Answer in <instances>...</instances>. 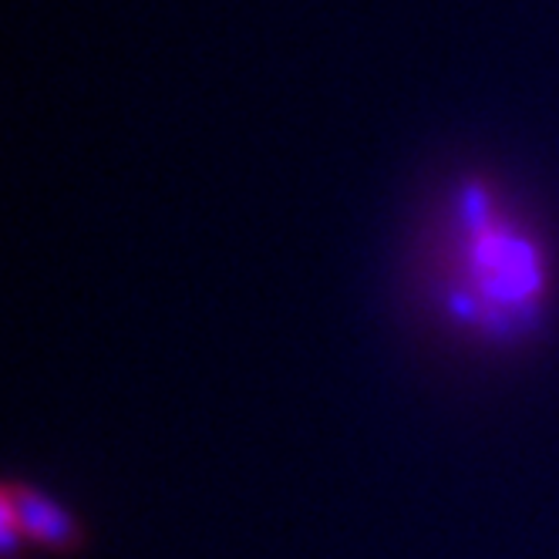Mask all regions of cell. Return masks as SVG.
<instances>
[{
  "mask_svg": "<svg viewBox=\"0 0 559 559\" xmlns=\"http://www.w3.org/2000/svg\"><path fill=\"white\" fill-rule=\"evenodd\" d=\"M0 512H4V526H17L34 543H45L55 549H68L78 543L74 519L61 506H55L51 499H45L34 489L8 486L4 502H0Z\"/></svg>",
  "mask_w": 559,
  "mask_h": 559,
  "instance_id": "1",
  "label": "cell"
}]
</instances>
